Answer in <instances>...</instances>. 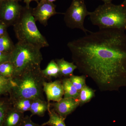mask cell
<instances>
[{
  "mask_svg": "<svg viewBox=\"0 0 126 126\" xmlns=\"http://www.w3.org/2000/svg\"><path fill=\"white\" fill-rule=\"evenodd\" d=\"M73 62L101 92L126 87V35L123 31L99 30L70 41Z\"/></svg>",
  "mask_w": 126,
  "mask_h": 126,
  "instance_id": "6da1fadb",
  "label": "cell"
},
{
  "mask_svg": "<svg viewBox=\"0 0 126 126\" xmlns=\"http://www.w3.org/2000/svg\"><path fill=\"white\" fill-rule=\"evenodd\" d=\"M45 79L40 67L25 70L12 79L13 86L9 98L11 101L19 98L44 99L43 84Z\"/></svg>",
  "mask_w": 126,
  "mask_h": 126,
  "instance_id": "7a4b0ae2",
  "label": "cell"
},
{
  "mask_svg": "<svg viewBox=\"0 0 126 126\" xmlns=\"http://www.w3.org/2000/svg\"><path fill=\"white\" fill-rule=\"evenodd\" d=\"M93 25L99 29L126 30V4L111 2L99 5L89 15Z\"/></svg>",
  "mask_w": 126,
  "mask_h": 126,
  "instance_id": "3957f363",
  "label": "cell"
},
{
  "mask_svg": "<svg viewBox=\"0 0 126 126\" xmlns=\"http://www.w3.org/2000/svg\"><path fill=\"white\" fill-rule=\"evenodd\" d=\"M30 7H23L19 18L13 26L18 41L30 44L41 48L49 46L44 36L39 31Z\"/></svg>",
  "mask_w": 126,
  "mask_h": 126,
  "instance_id": "277c9868",
  "label": "cell"
},
{
  "mask_svg": "<svg viewBox=\"0 0 126 126\" xmlns=\"http://www.w3.org/2000/svg\"><path fill=\"white\" fill-rule=\"evenodd\" d=\"M41 49L30 44L19 41L15 45L10 53V60L15 69V77L27 69L40 67L43 60Z\"/></svg>",
  "mask_w": 126,
  "mask_h": 126,
  "instance_id": "5b68a950",
  "label": "cell"
},
{
  "mask_svg": "<svg viewBox=\"0 0 126 126\" xmlns=\"http://www.w3.org/2000/svg\"><path fill=\"white\" fill-rule=\"evenodd\" d=\"M90 13L87 10L84 0H72L70 7L64 14V20L69 28L79 29L87 34L91 31L85 29L84 23L85 18Z\"/></svg>",
  "mask_w": 126,
  "mask_h": 126,
  "instance_id": "8992f818",
  "label": "cell"
},
{
  "mask_svg": "<svg viewBox=\"0 0 126 126\" xmlns=\"http://www.w3.org/2000/svg\"><path fill=\"white\" fill-rule=\"evenodd\" d=\"M23 7L17 0H4L0 4V22L7 27L18 20Z\"/></svg>",
  "mask_w": 126,
  "mask_h": 126,
  "instance_id": "52a82bcc",
  "label": "cell"
},
{
  "mask_svg": "<svg viewBox=\"0 0 126 126\" xmlns=\"http://www.w3.org/2000/svg\"><path fill=\"white\" fill-rule=\"evenodd\" d=\"M56 7L53 2L40 1L36 7L32 9V15L36 21L46 26L50 17L59 14L56 11Z\"/></svg>",
  "mask_w": 126,
  "mask_h": 126,
  "instance_id": "ba28073f",
  "label": "cell"
},
{
  "mask_svg": "<svg viewBox=\"0 0 126 126\" xmlns=\"http://www.w3.org/2000/svg\"><path fill=\"white\" fill-rule=\"evenodd\" d=\"M80 106L78 99L63 98L58 102L50 103V108L64 119Z\"/></svg>",
  "mask_w": 126,
  "mask_h": 126,
  "instance_id": "9c48e42d",
  "label": "cell"
},
{
  "mask_svg": "<svg viewBox=\"0 0 126 126\" xmlns=\"http://www.w3.org/2000/svg\"><path fill=\"white\" fill-rule=\"evenodd\" d=\"M43 90L46 94L49 104H50V101L57 102L60 101L64 95L61 80H56L49 82L45 81L43 84Z\"/></svg>",
  "mask_w": 126,
  "mask_h": 126,
  "instance_id": "30bf717a",
  "label": "cell"
},
{
  "mask_svg": "<svg viewBox=\"0 0 126 126\" xmlns=\"http://www.w3.org/2000/svg\"><path fill=\"white\" fill-rule=\"evenodd\" d=\"M24 117V113L16 110L12 105L6 113L2 126H20Z\"/></svg>",
  "mask_w": 126,
  "mask_h": 126,
  "instance_id": "8fae6325",
  "label": "cell"
},
{
  "mask_svg": "<svg viewBox=\"0 0 126 126\" xmlns=\"http://www.w3.org/2000/svg\"><path fill=\"white\" fill-rule=\"evenodd\" d=\"M59 69L60 77L69 78L73 75L75 70L77 69V65L73 62L70 63L66 61L63 58L55 60Z\"/></svg>",
  "mask_w": 126,
  "mask_h": 126,
  "instance_id": "7c38bea8",
  "label": "cell"
},
{
  "mask_svg": "<svg viewBox=\"0 0 126 126\" xmlns=\"http://www.w3.org/2000/svg\"><path fill=\"white\" fill-rule=\"evenodd\" d=\"M49 104L45 99L40 98L33 99L30 110L31 112V116L34 115L40 117L44 116L46 112L48 110Z\"/></svg>",
  "mask_w": 126,
  "mask_h": 126,
  "instance_id": "4fadbf2b",
  "label": "cell"
},
{
  "mask_svg": "<svg viewBox=\"0 0 126 126\" xmlns=\"http://www.w3.org/2000/svg\"><path fill=\"white\" fill-rule=\"evenodd\" d=\"M61 80L64 91V98L78 99L79 92L72 84L69 78H65Z\"/></svg>",
  "mask_w": 126,
  "mask_h": 126,
  "instance_id": "5bb4252c",
  "label": "cell"
},
{
  "mask_svg": "<svg viewBox=\"0 0 126 126\" xmlns=\"http://www.w3.org/2000/svg\"><path fill=\"white\" fill-rule=\"evenodd\" d=\"M47 111L49 115V119L40 126H67L64 122L65 119L60 116L53 109H51L50 104L49 105Z\"/></svg>",
  "mask_w": 126,
  "mask_h": 126,
  "instance_id": "9a60e30c",
  "label": "cell"
},
{
  "mask_svg": "<svg viewBox=\"0 0 126 126\" xmlns=\"http://www.w3.org/2000/svg\"><path fill=\"white\" fill-rule=\"evenodd\" d=\"M41 73L45 78L48 80L52 78H57L60 77L58 66L54 59L50 61L45 69L41 70Z\"/></svg>",
  "mask_w": 126,
  "mask_h": 126,
  "instance_id": "2e32d148",
  "label": "cell"
},
{
  "mask_svg": "<svg viewBox=\"0 0 126 126\" xmlns=\"http://www.w3.org/2000/svg\"><path fill=\"white\" fill-rule=\"evenodd\" d=\"M95 90L86 85L79 92L78 99L80 106L90 102L95 96Z\"/></svg>",
  "mask_w": 126,
  "mask_h": 126,
  "instance_id": "e0dca14e",
  "label": "cell"
},
{
  "mask_svg": "<svg viewBox=\"0 0 126 126\" xmlns=\"http://www.w3.org/2000/svg\"><path fill=\"white\" fill-rule=\"evenodd\" d=\"M33 99L19 98L11 101L12 106L16 110L24 113L30 111Z\"/></svg>",
  "mask_w": 126,
  "mask_h": 126,
  "instance_id": "ac0fdd59",
  "label": "cell"
},
{
  "mask_svg": "<svg viewBox=\"0 0 126 126\" xmlns=\"http://www.w3.org/2000/svg\"><path fill=\"white\" fill-rule=\"evenodd\" d=\"M13 86L12 79L6 78L0 74V97L9 96Z\"/></svg>",
  "mask_w": 126,
  "mask_h": 126,
  "instance_id": "d6986e66",
  "label": "cell"
},
{
  "mask_svg": "<svg viewBox=\"0 0 126 126\" xmlns=\"http://www.w3.org/2000/svg\"><path fill=\"white\" fill-rule=\"evenodd\" d=\"M14 45L8 33L0 36V51L10 53L14 49Z\"/></svg>",
  "mask_w": 126,
  "mask_h": 126,
  "instance_id": "ffe728a7",
  "label": "cell"
},
{
  "mask_svg": "<svg viewBox=\"0 0 126 126\" xmlns=\"http://www.w3.org/2000/svg\"><path fill=\"white\" fill-rule=\"evenodd\" d=\"M0 74L2 76L12 79L15 74V69L10 61H7L0 64Z\"/></svg>",
  "mask_w": 126,
  "mask_h": 126,
  "instance_id": "44dd1931",
  "label": "cell"
},
{
  "mask_svg": "<svg viewBox=\"0 0 126 126\" xmlns=\"http://www.w3.org/2000/svg\"><path fill=\"white\" fill-rule=\"evenodd\" d=\"M86 78L87 77L83 75L81 76L73 75L69 78L72 84L79 92L83 87L87 85L86 83Z\"/></svg>",
  "mask_w": 126,
  "mask_h": 126,
  "instance_id": "7402d4cb",
  "label": "cell"
},
{
  "mask_svg": "<svg viewBox=\"0 0 126 126\" xmlns=\"http://www.w3.org/2000/svg\"><path fill=\"white\" fill-rule=\"evenodd\" d=\"M31 117L29 116L24 117L20 126H40L39 124L32 121Z\"/></svg>",
  "mask_w": 126,
  "mask_h": 126,
  "instance_id": "603a6c76",
  "label": "cell"
},
{
  "mask_svg": "<svg viewBox=\"0 0 126 126\" xmlns=\"http://www.w3.org/2000/svg\"><path fill=\"white\" fill-rule=\"evenodd\" d=\"M10 53L0 51V64L10 60Z\"/></svg>",
  "mask_w": 126,
  "mask_h": 126,
  "instance_id": "cb8c5ba5",
  "label": "cell"
},
{
  "mask_svg": "<svg viewBox=\"0 0 126 126\" xmlns=\"http://www.w3.org/2000/svg\"><path fill=\"white\" fill-rule=\"evenodd\" d=\"M7 27L3 23L0 22V36L7 33L6 29Z\"/></svg>",
  "mask_w": 126,
  "mask_h": 126,
  "instance_id": "d4e9b609",
  "label": "cell"
},
{
  "mask_svg": "<svg viewBox=\"0 0 126 126\" xmlns=\"http://www.w3.org/2000/svg\"><path fill=\"white\" fill-rule=\"evenodd\" d=\"M17 0L19 1L23 0L24 2L26 4V6H27V7H30V4L32 1H35L38 4L40 0Z\"/></svg>",
  "mask_w": 126,
  "mask_h": 126,
  "instance_id": "484cf974",
  "label": "cell"
},
{
  "mask_svg": "<svg viewBox=\"0 0 126 126\" xmlns=\"http://www.w3.org/2000/svg\"><path fill=\"white\" fill-rule=\"evenodd\" d=\"M56 0H40V2H44V1H47V2H53ZM39 1V2H40Z\"/></svg>",
  "mask_w": 126,
  "mask_h": 126,
  "instance_id": "4316f807",
  "label": "cell"
},
{
  "mask_svg": "<svg viewBox=\"0 0 126 126\" xmlns=\"http://www.w3.org/2000/svg\"><path fill=\"white\" fill-rule=\"evenodd\" d=\"M104 2V3H108L111 2L112 1V0H101Z\"/></svg>",
  "mask_w": 126,
  "mask_h": 126,
  "instance_id": "83f0119b",
  "label": "cell"
},
{
  "mask_svg": "<svg viewBox=\"0 0 126 126\" xmlns=\"http://www.w3.org/2000/svg\"><path fill=\"white\" fill-rule=\"evenodd\" d=\"M2 97H0V103L1 101V99H2Z\"/></svg>",
  "mask_w": 126,
  "mask_h": 126,
  "instance_id": "f1b7e54d",
  "label": "cell"
},
{
  "mask_svg": "<svg viewBox=\"0 0 126 126\" xmlns=\"http://www.w3.org/2000/svg\"><path fill=\"white\" fill-rule=\"evenodd\" d=\"M4 0H0V4L1 3V2H2Z\"/></svg>",
  "mask_w": 126,
  "mask_h": 126,
  "instance_id": "f546056e",
  "label": "cell"
},
{
  "mask_svg": "<svg viewBox=\"0 0 126 126\" xmlns=\"http://www.w3.org/2000/svg\"><path fill=\"white\" fill-rule=\"evenodd\" d=\"M123 3H124V4H126V0H124V2H123Z\"/></svg>",
  "mask_w": 126,
  "mask_h": 126,
  "instance_id": "4dcf8cb0",
  "label": "cell"
}]
</instances>
